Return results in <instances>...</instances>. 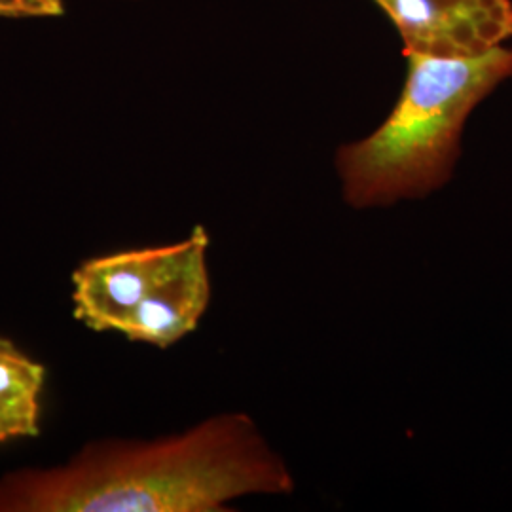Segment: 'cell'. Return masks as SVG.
I'll list each match as a JSON object with an SVG mask.
<instances>
[{"mask_svg": "<svg viewBox=\"0 0 512 512\" xmlns=\"http://www.w3.org/2000/svg\"><path fill=\"white\" fill-rule=\"evenodd\" d=\"M44 365L0 336V444L40 435V393Z\"/></svg>", "mask_w": 512, "mask_h": 512, "instance_id": "obj_6", "label": "cell"}, {"mask_svg": "<svg viewBox=\"0 0 512 512\" xmlns=\"http://www.w3.org/2000/svg\"><path fill=\"white\" fill-rule=\"evenodd\" d=\"M118 2H141V0H118Z\"/></svg>", "mask_w": 512, "mask_h": 512, "instance_id": "obj_8", "label": "cell"}, {"mask_svg": "<svg viewBox=\"0 0 512 512\" xmlns=\"http://www.w3.org/2000/svg\"><path fill=\"white\" fill-rule=\"evenodd\" d=\"M404 55L403 92L387 118L334 158L344 200L355 209L423 200L446 186L469 116L512 78V44L473 57Z\"/></svg>", "mask_w": 512, "mask_h": 512, "instance_id": "obj_2", "label": "cell"}, {"mask_svg": "<svg viewBox=\"0 0 512 512\" xmlns=\"http://www.w3.org/2000/svg\"><path fill=\"white\" fill-rule=\"evenodd\" d=\"M404 54L473 57L512 40V0H374Z\"/></svg>", "mask_w": 512, "mask_h": 512, "instance_id": "obj_3", "label": "cell"}, {"mask_svg": "<svg viewBox=\"0 0 512 512\" xmlns=\"http://www.w3.org/2000/svg\"><path fill=\"white\" fill-rule=\"evenodd\" d=\"M188 238L190 245L181 262L145 296L120 330L129 342L171 348L198 329L211 302L207 270L211 241L203 226H196Z\"/></svg>", "mask_w": 512, "mask_h": 512, "instance_id": "obj_5", "label": "cell"}, {"mask_svg": "<svg viewBox=\"0 0 512 512\" xmlns=\"http://www.w3.org/2000/svg\"><path fill=\"white\" fill-rule=\"evenodd\" d=\"M65 14V0H0V19H54Z\"/></svg>", "mask_w": 512, "mask_h": 512, "instance_id": "obj_7", "label": "cell"}, {"mask_svg": "<svg viewBox=\"0 0 512 512\" xmlns=\"http://www.w3.org/2000/svg\"><path fill=\"white\" fill-rule=\"evenodd\" d=\"M190 238L82 262L73 272V315L95 332H120L129 315L183 258Z\"/></svg>", "mask_w": 512, "mask_h": 512, "instance_id": "obj_4", "label": "cell"}, {"mask_svg": "<svg viewBox=\"0 0 512 512\" xmlns=\"http://www.w3.org/2000/svg\"><path fill=\"white\" fill-rule=\"evenodd\" d=\"M287 463L243 412L156 440L86 444L63 465L0 476V512H224L245 495H287Z\"/></svg>", "mask_w": 512, "mask_h": 512, "instance_id": "obj_1", "label": "cell"}]
</instances>
